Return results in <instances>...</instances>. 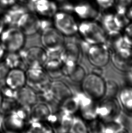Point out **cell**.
Listing matches in <instances>:
<instances>
[{
  "mask_svg": "<svg viewBox=\"0 0 132 133\" xmlns=\"http://www.w3.org/2000/svg\"><path fill=\"white\" fill-rule=\"evenodd\" d=\"M78 32L86 43L91 45L104 43L107 34L97 20L81 21L78 24Z\"/></svg>",
  "mask_w": 132,
  "mask_h": 133,
  "instance_id": "obj_1",
  "label": "cell"
},
{
  "mask_svg": "<svg viewBox=\"0 0 132 133\" xmlns=\"http://www.w3.org/2000/svg\"><path fill=\"white\" fill-rule=\"evenodd\" d=\"M25 41L26 36L16 26L5 28L0 35V43L7 52H19Z\"/></svg>",
  "mask_w": 132,
  "mask_h": 133,
  "instance_id": "obj_2",
  "label": "cell"
},
{
  "mask_svg": "<svg viewBox=\"0 0 132 133\" xmlns=\"http://www.w3.org/2000/svg\"><path fill=\"white\" fill-rule=\"evenodd\" d=\"M106 87L103 79L95 73L86 76L82 81L83 92L94 101H99L105 96Z\"/></svg>",
  "mask_w": 132,
  "mask_h": 133,
  "instance_id": "obj_3",
  "label": "cell"
},
{
  "mask_svg": "<svg viewBox=\"0 0 132 133\" xmlns=\"http://www.w3.org/2000/svg\"><path fill=\"white\" fill-rule=\"evenodd\" d=\"M26 69L43 68L48 59V53L42 47H31L19 51Z\"/></svg>",
  "mask_w": 132,
  "mask_h": 133,
  "instance_id": "obj_4",
  "label": "cell"
},
{
  "mask_svg": "<svg viewBox=\"0 0 132 133\" xmlns=\"http://www.w3.org/2000/svg\"><path fill=\"white\" fill-rule=\"evenodd\" d=\"M54 27L66 36H72L78 33V24L76 17L71 13L57 11L53 17Z\"/></svg>",
  "mask_w": 132,
  "mask_h": 133,
  "instance_id": "obj_5",
  "label": "cell"
},
{
  "mask_svg": "<svg viewBox=\"0 0 132 133\" xmlns=\"http://www.w3.org/2000/svg\"><path fill=\"white\" fill-rule=\"evenodd\" d=\"M65 41L64 36L54 27L51 26L41 31V44L48 53L60 51Z\"/></svg>",
  "mask_w": 132,
  "mask_h": 133,
  "instance_id": "obj_6",
  "label": "cell"
},
{
  "mask_svg": "<svg viewBox=\"0 0 132 133\" xmlns=\"http://www.w3.org/2000/svg\"><path fill=\"white\" fill-rule=\"evenodd\" d=\"M25 74L26 85L37 93L48 90L51 81L43 68L28 69Z\"/></svg>",
  "mask_w": 132,
  "mask_h": 133,
  "instance_id": "obj_7",
  "label": "cell"
},
{
  "mask_svg": "<svg viewBox=\"0 0 132 133\" xmlns=\"http://www.w3.org/2000/svg\"><path fill=\"white\" fill-rule=\"evenodd\" d=\"M98 21L107 33L121 31L130 22L126 15L118 14L114 10L102 12Z\"/></svg>",
  "mask_w": 132,
  "mask_h": 133,
  "instance_id": "obj_8",
  "label": "cell"
},
{
  "mask_svg": "<svg viewBox=\"0 0 132 133\" xmlns=\"http://www.w3.org/2000/svg\"><path fill=\"white\" fill-rule=\"evenodd\" d=\"M102 12L91 1L83 0L73 5L72 13L81 21H98Z\"/></svg>",
  "mask_w": 132,
  "mask_h": 133,
  "instance_id": "obj_9",
  "label": "cell"
},
{
  "mask_svg": "<svg viewBox=\"0 0 132 133\" xmlns=\"http://www.w3.org/2000/svg\"><path fill=\"white\" fill-rule=\"evenodd\" d=\"M120 106L119 101L114 98L108 97L105 100L98 104V117L107 122L112 120L121 114Z\"/></svg>",
  "mask_w": 132,
  "mask_h": 133,
  "instance_id": "obj_10",
  "label": "cell"
},
{
  "mask_svg": "<svg viewBox=\"0 0 132 133\" xmlns=\"http://www.w3.org/2000/svg\"><path fill=\"white\" fill-rule=\"evenodd\" d=\"M87 56L91 65L97 67L105 66L109 61L110 50L104 43L91 45L88 49Z\"/></svg>",
  "mask_w": 132,
  "mask_h": 133,
  "instance_id": "obj_11",
  "label": "cell"
},
{
  "mask_svg": "<svg viewBox=\"0 0 132 133\" xmlns=\"http://www.w3.org/2000/svg\"><path fill=\"white\" fill-rule=\"evenodd\" d=\"M29 9L39 17L52 18L58 11V6L53 0H29Z\"/></svg>",
  "mask_w": 132,
  "mask_h": 133,
  "instance_id": "obj_12",
  "label": "cell"
},
{
  "mask_svg": "<svg viewBox=\"0 0 132 133\" xmlns=\"http://www.w3.org/2000/svg\"><path fill=\"white\" fill-rule=\"evenodd\" d=\"M16 26L26 36H32L40 31V17L27 11L20 17Z\"/></svg>",
  "mask_w": 132,
  "mask_h": 133,
  "instance_id": "obj_13",
  "label": "cell"
},
{
  "mask_svg": "<svg viewBox=\"0 0 132 133\" xmlns=\"http://www.w3.org/2000/svg\"><path fill=\"white\" fill-rule=\"evenodd\" d=\"M48 53V59L43 69L51 81L64 79L63 74V63L60 58L59 52Z\"/></svg>",
  "mask_w": 132,
  "mask_h": 133,
  "instance_id": "obj_14",
  "label": "cell"
},
{
  "mask_svg": "<svg viewBox=\"0 0 132 133\" xmlns=\"http://www.w3.org/2000/svg\"><path fill=\"white\" fill-rule=\"evenodd\" d=\"M48 91L54 99L60 104L74 95L70 87L62 79L51 81Z\"/></svg>",
  "mask_w": 132,
  "mask_h": 133,
  "instance_id": "obj_15",
  "label": "cell"
},
{
  "mask_svg": "<svg viewBox=\"0 0 132 133\" xmlns=\"http://www.w3.org/2000/svg\"><path fill=\"white\" fill-rule=\"evenodd\" d=\"M114 52L112 59L115 66L121 70H130L132 68V52L129 47H122Z\"/></svg>",
  "mask_w": 132,
  "mask_h": 133,
  "instance_id": "obj_16",
  "label": "cell"
},
{
  "mask_svg": "<svg viewBox=\"0 0 132 133\" xmlns=\"http://www.w3.org/2000/svg\"><path fill=\"white\" fill-rule=\"evenodd\" d=\"M60 58L63 64L78 63L80 58V50L75 42H66L59 53Z\"/></svg>",
  "mask_w": 132,
  "mask_h": 133,
  "instance_id": "obj_17",
  "label": "cell"
},
{
  "mask_svg": "<svg viewBox=\"0 0 132 133\" xmlns=\"http://www.w3.org/2000/svg\"><path fill=\"white\" fill-rule=\"evenodd\" d=\"M14 99L19 105L30 108L38 101L37 93L26 85L16 90Z\"/></svg>",
  "mask_w": 132,
  "mask_h": 133,
  "instance_id": "obj_18",
  "label": "cell"
},
{
  "mask_svg": "<svg viewBox=\"0 0 132 133\" xmlns=\"http://www.w3.org/2000/svg\"><path fill=\"white\" fill-rule=\"evenodd\" d=\"M53 113L54 110L49 104L38 101L31 108L30 117L27 123L32 121H47Z\"/></svg>",
  "mask_w": 132,
  "mask_h": 133,
  "instance_id": "obj_19",
  "label": "cell"
},
{
  "mask_svg": "<svg viewBox=\"0 0 132 133\" xmlns=\"http://www.w3.org/2000/svg\"><path fill=\"white\" fill-rule=\"evenodd\" d=\"M63 71L64 79L74 83L82 82L86 76L84 68L76 64H63Z\"/></svg>",
  "mask_w": 132,
  "mask_h": 133,
  "instance_id": "obj_20",
  "label": "cell"
},
{
  "mask_svg": "<svg viewBox=\"0 0 132 133\" xmlns=\"http://www.w3.org/2000/svg\"><path fill=\"white\" fill-rule=\"evenodd\" d=\"M27 122L14 111L4 115V131L8 133H16L25 130Z\"/></svg>",
  "mask_w": 132,
  "mask_h": 133,
  "instance_id": "obj_21",
  "label": "cell"
},
{
  "mask_svg": "<svg viewBox=\"0 0 132 133\" xmlns=\"http://www.w3.org/2000/svg\"><path fill=\"white\" fill-rule=\"evenodd\" d=\"M5 85L13 90H18L26 85L25 70L20 68L10 69L5 79Z\"/></svg>",
  "mask_w": 132,
  "mask_h": 133,
  "instance_id": "obj_22",
  "label": "cell"
},
{
  "mask_svg": "<svg viewBox=\"0 0 132 133\" xmlns=\"http://www.w3.org/2000/svg\"><path fill=\"white\" fill-rule=\"evenodd\" d=\"M27 11L25 8L20 5L14 4L7 8L2 18L5 25L16 26V24L20 17Z\"/></svg>",
  "mask_w": 132,
  "mask_h": 133,
  "instance_id": "obj_23",
  "label": "cell"
},
{
  "mask_svg": "<svg viewBox=\"0 0 132 133\" xmlns=\"http://www.w3.org/2000/svg\"><path fill=\"white\" fill-rule=\"evenodd\" d=\"M104 44L110 51L112 50L113 51L124 46V45H129L125 43L123 35L122 34L121 31L107 33Z\"/></svg>",
  "mask_w": 132,
  "mask_h": 133,
  "instance_id": "obj_24",
  "label": "cell"
},
{
  "mask_svg": "<svg viewBox=\"0 0 132 133\" xmlns=\"http://www.w3.org/2000/svg\"><path fill=\"white\" fill-rule=\"evenodd\" d=\"M4 58V61L10 69L20 68L25 71L27 70L19 52H7Z\"/></svg>",
  "mask_w": 132,
  "mask_h": 133,
  "instance_id": "obj_25",
  "label": "cell"
},
{
  "mask_svg": "<svg viewBox=\"0 0 132 133\" xmlns=\"http://www.w3.org/2000/svg\"><path fill=\"white\" fill-rule=\"evenodd\" d=\"M73 115L60 111L58 126L54 130V132L70 133L73 119Z\"/></svg>",
  "mask_w": 132,
  "mask_h": 133,
  "instance_id": "obj_26",
  "label": "cell"
},
{
  "mask_svg": "<svg viewBox=\"0 0 132 133\" xmlns=\"http://www.w3.org/2000/svg\"><path fill=\"white\" fill-rule=\"evenodd\" d=\"M125 130L121 114L115 119L105 122L104 124V133H122L126 132Z\"/></svg>",
  "mask_w": 132,
  "mask_h": 133,
  "instance_id": "obj_27",
  "label": "cell"
},
{
  "mask_svg": "<svg viewBox=\"0 0 132 133\" xmlns=\"http://www.w3.org/2000/svg\"><path fill=\"white\" fill-rule=\"evenodd\" d=\"M60 110L61 111L72 115L79 110L78 101L74 94L60 104Z\"/></svg>",
  "mask_w": 132,
  "mask_h": 133,
  "instance_id": "obj_28",
  "label": "cell"
},
{
  "mask_svg": "<svg viewBox=\"0 0 132 133\" xmlns=\"http://www.w3.org/2000/svg\"><path fill=\"white\" fill-rule=\"evenodd\" d=\"M119 102L127 111L132 113V87H126L122 90L119 95Z\"/></svg>",
  "mask_w": 132,
  "mask_h": 133,
  "instance_id": "obj_29",
  "label": "cell"
},
{
  "mask_svg": "<svg viewBox=\"0 0 132 133\" xmlns=\"http://www.w3.org/2000/svg\"><path fill=\"white\" fill-rule=\"evenodd\" d=\"M30 126L27 133H52L54 130L46 121H32L28 123Z\"/></svg>",
  "mask_w": 132,
  "mask_h": 133,
  "instance_id": "obj_30",
  "label": "cell"
},
{
  "mask_svg": "<svg viewBox=\"0 0 132 133\" xmlns=\"http://www.w3.org/2000/svg\"><path fill=\"white\" fill-rule=\"evenodd\" d=\"M19 105L14 98L4 97L0 106V113L6 115L14 111Z\"/></svg>",
  "mask_w": 132,
  "mask_h": 133,
  "instance_id": "obj_31",
  "label": "cell"
},
{
  "mask_svg": "<svg viewBox=\"0 0 132 133\" xmlns=\"http://www.w3.org/2000/svg\"><path fill=\"white\" fill-rule=\"evenodd\" d=\"M97 105L94 101L91 104L83 108L80 109L82 116L84 119L88 121H94L98 117L97 115Z\"/></svg>",
  "mask_w": 132,
  "mask_h": 133,
  "instance_id": "obj_32",
  "label": "cell"
},
{
  "mask_svg": "<svg viewBox=\"0 0 132 133\" xmlns=\"http://www.w3.org/2000/svg\"><path fill=\"white\" fill-rule=\"evenodd\" d=\"M88 132V128L82 119L74 116L70 133H86Z\"/></svg>",
  "mask_w": 132,
  "mask_h": 133,
  "instance_id": "obj_33",
  "label": "cell"
},
{
  "mask_svg": "<svg viewBox=\"0 0 132 133\" xmlns=\"http://www.w3.org/2000/svg\"><path fill=\"white\" fill-rule=\"evenodd\" d=\"M132 5V0H115L114 10L115 12L126 15L127 10Z\"/></svg>",
  "mask_w": 132,
  "mask_h": 133,
  "instance_id": "obj_34",
  "label": "cell"
},
{
  "mask_svg": "<svg viewBox=\"0 0 132 133\" xmlns=\"http://www.w3.org/2000/svg\"><path fill=\"white\" fill-rule=\"evenodd\" d=\"M101 12L114 10L115 0H91Z\"/></svg>",
  "mask_w": 132,
  "mask_h": 133,
  "instance_id": "obj_35",
  "label": "cell"
},
{
  "mask_svg": "<svg viewBox=\"0 0 132 133\" xmlns=\"http://www.w3.org/2000/svg\"><path fill=\"white\" fill-rule=\"evenodd\" d=\"M10 69L4 61H0V87L5 85V79Z\"/></svg>",
  "mask_w": 132,
  "mask_h": 133,
  "instance_id": "obj_36",
  "label": "cell"
},
{
  "mask_svg": "<svg viewBox=\"0 0 132 133\" xmlns=\"http://www.w3.org/2000/svg\"><path fill=\"white\" fill-rule=\"evenodd\" d=\"M123 35L125 42L130 45L132 44V22H131L125 26Z\"/></svg>",
  "mask_w": 132,
  "mask_h": 133,
  "instance_id": "obj_37",
  "label": "cell"
},
{
  "mask_svg": "<svg viewBox=\"0 0 132 133\" xmlns=\"http://www.w3.org/2000/svg\"><path fill=\"white\" fill-rule=\"evenodd\" d=\"M88 130H90V131L91 132L104 133V124L98 121H94L90 125L89 128H88Z\"/></svg>",
  "mask_w": 132,
  "mask_h": 133,
  "instance_id": "obj_38",
  "label": "cell"
},
{
  "mask_svg": "<svg viewBox=\"0 0 132 133\" xmlns=\"http://www.w3.org/2000/svg\"><path fill=\"white\" fill-rule=\"evenodd\" d=\"M0 91L4 97L11 98H14L16 90H13L5 85L0 87Z\"/></svg>",
  "mask_w": 132,
  "mask_h": 133,
  "instance_id": "obj_39",
  "label": "cell"
},
{
  "mask_svg": "<svg viewBox=\"0 0 132 133\" xmlns=\"http://www.w3.org/2000/svg\"><path fill=\"white\" fill-rule=\"evenodd\" d=\"M17 0H0V7L8 8L16 3Z\"/></svg>",
  "mask_w": 132,
  "mask_h": 133,
  "instance_id": "obj_40",
  "label": "cell"
},
{
  "mask_svg": "<svg viewBox=\"0 0 132 133\" xmlns=\"http://www.w3.org/2000/svg\"><path fill=\"white\" fill-rule=\"evenodd\" d=\"M126 15L130 22H132V5L127 10Z\"/></svg>",
  "mask_w": 132,
  "mask_h": 133,
  "instance_id": "obj_41",
  "label": "cell"
},
{
  "mask_svg": "<svg viewBox=\"0 0 132 133\" xmlns=\"http://www.w3.org/2000/svg\"><path fill=\"white\" fill-rule=\"evenodd\" d=\"M4 115L0 113V132L4 131L3 123Z\"/></svg>",
  "mask_w": 132,
  "mask_h": 133,
  "instance_id": "obj_42",
  "label": "cell"
},
{
  "mask_svg": "<svg viewBox=\"0 0 132 133\" xmlns=\"http://www.w3.org/2000/svg\"><path fill=\"white\" fill-rule=\"evenodd\" d=\"M5 50L4 49L3 47L2 46V44L0 43V61H1L5 55Z\"/></svg>",
  "mask_w": 132,
  "mask_h": 133,
  "instance_id": "obj_43",
  "label": "cell"
},
{
  "mask_svg": "<svg viewBox=\"0 0 132 133\" xmlns=\"http://www.w3.org/2000/svg\"><path fill=\"white\" fill-rule=\"evenodd\" d=\"M5 25L4 23L2 17H0V35L2 34L4 30L5 29Z\"/></svg>",
  "mask_w": 132,
  "mask_h": 133,
  "instance_id": "obj_44",
  "label": "cell"
},
{
  "mask_svg": "<svg viewBox=\"0 0 132 133\" xmlns=\"http://www.w3.org/2000/svg\"><path fill=\"white\" fill-rule=\"evenodd\" d=\"M3 95H2L1 92L0 91V106H1V105L2 104V101H3Z\"/></svg>",
  "mask_w": 132,
  "mask_h": 133,
  "instance_id": "obj_45",
  "label": "cell"
},
{
  "mask_svg": "<svg viewBox=\"0 0 132 133\" xmlns=\"http://www.w3.org/2000/svg\"><path fill=\"white\" fill-rule=\"evenodd\" d=\"M72 1H74V2H76H76H80V1H83V0H72Z\"/></svg>",
  "mask_w": 132,
  "mask_h": 133,
  "instance_id": "obj_46",
  "label": "cell"
},
{
  "mask_svg": "<svg viewBox=\"0 0 132 133\" xmlns=\"http://www.w3.org/2000/svg\"><path fill=\"white\" fill-rule=\"evenodd\" d=\"M23 1H26V2H27L28 1H29V0H23Z\"/></svg>",
  "mask_w": 132,
  "mask_h": 133,
  "instance_id": "obj_47",
  "label": "cell"
}]
</instances>
